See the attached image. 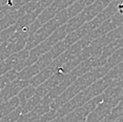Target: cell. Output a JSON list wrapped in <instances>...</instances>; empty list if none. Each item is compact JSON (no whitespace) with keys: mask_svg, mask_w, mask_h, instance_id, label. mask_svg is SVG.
Listing matches in <instances>:
<instances>
[{"mask_svg":"<svg viewBox=\"0 0 123 122\" xmlns=\"http://www.w3.org/2000/svg\"><path fill=\"white\" fill-rule=\"evenodd\" d=\"M118 11H119V13L121 14L122 17H123V3H121V4L118 5Z\"/></svg>","mask_w":123,"mask_h":122,"instance_id":"cell-1","label":"cell"}]
</instances>
